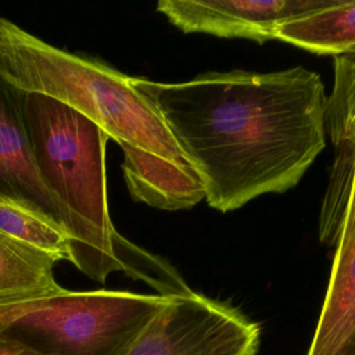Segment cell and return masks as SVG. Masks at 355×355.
<instances>
[{"label":"cell","mask_w":355,"mask_h":355,"mask_svg":"<svg viewBox=\"0 0 355 355\" xmlns=\"http://www.w3.org/2000/svg\"><path fill=\"white\" fill-rule=\"evenodd\" d=\"M0 233L51 257L55 262L71 261L67 232L21 205L0 201Z\"/></svg>","instance_id":"12"},{"label":"cell","mask_w":355,"mask_h":355,"mask_svg":"<svg viewBox=\"0 0 355 355\" xmlns=\"http://www.w3.org/2000/svg\"><path fill=\"white\" fill-rule=\"evenodd\" d=\"M0 73L24 92L44 94L78 111L118 144L191 168L136 76L58 49L1 15Z\"/></svg>","instance_id":"3"},{"label":"cell","mask_w":355,"mask_h":355,"mask_svg":"<svg viewBox=\"0 0 355 355\" xmlns=\"http://www.w3.org/2000/svg\"><path fill=\"white\" fill-rule=\"evenodd\" d=\"M119 147L123 153V178L136 201L164 211H179L205 200L204 184L194 169L129 144Z\"/></svg>","instance_id":"9"},{"label":"cell","mask_w":355,"mask_h":355,"mask_svg":"<svg viewBox=\"0 0 355 355\" xmlns=\"http://www.w3.org/2000/svg\"><path fill=\"white\" fill-rule=\"evenodd\" d=\"M137 83L220 212L294 187L326 146L327 96L320 76L304 67Z\"/></svg>","instance_id":"1"},{"label":"cell","mask_w":355,"mask_h":355,"mask_svg":"<svg viewBox=\"0 0 355 355\" xmlns=\"http://www.w3.org/2000/svg\"><path fill=\"white\" fill-rule=\"evenodd\" d=\"M337 0H161L157 11L186 33L275 39L279 26L336 4Z\"/></svg>","instance_id":"6"},{"label":"cell","mask_w":355,"mask_h":355,"mask_svg":"<svg viewBox=\"0 0 355 355\" xmlns=\"http://www.w3.org/2000/svg\"><path fill=\"white\" fill-rule=\"evenodd\" d=\"M55 261L0 233V308L46 298L64 290Z\"/></svg>","instance_id":"10"},{"label":"cell","mask_w":355,"mask_h":355,"mask_svg":"<svg viewBox=\"0 0 355 355\" xmlns=\"http://www.w3.org/2000/svg\"><path fill=\"white\" fill-rule=\"evenodd\" d=\"M22 116L42 180L71 222L69 262L98 283L123 272L159 295L193 293L168 261L115 229L107 196L108 135L85 115L40 93L22 90Z\"/></svg>","instance_id":"2"},{"label":"cell","mask_w":355,"mask_h":355,"mask_svg":"<svg viewBox=\"0 0 355 355\" xmlns=\"http://www.w3.org/2000/svg\"><path fill=\"white\" fill-rule=\"evenodd\" d=\"M322 312L306 355H355V201L344 211Z\"/></svg>","instance_id":"8"},{"label":"cell","mask_w":355,"mask_h":355,"mask_svg":"<svg viewBox=\"0 0 355 355\" xmlns=\"http://www.w3.org/2000/svg\"><path fill=\"white\" fill-rule=\"evenodd\" d=\"M261 327L198 293L171 297L126 355H257Z\"/></svg>","instance_id":"5"},{"label":"cell","mask_w":355,"mask_h":355,"mask_svg":"<svg viewBox=\"0 0 355 355\" xmlns=\"http://www.w3.org/2000/svg\"><path fill=\"white\" fill-rule=\"evenodd\" d=\"M333 89L326 98V135L336 148H355V53L333 58Z\"/></svg>","instance_id":"13"},{"label":"cell","mask_w":355,"mask_h":355,"mask_svg":"<svg viewBox=\"0 0 355 355\" xmlns=\"http://www.w3.org/2000/svg\"><path fill=\"white\" fill-rule=\"evenodd\" d=\"M275 39L319 55L355 53V0H337L323 10L279 26Z\"/></svg>","instance_id":"11"},{"label":"cell","mask_w":355,"mask_h":355,"mask_svg":"<svg viewBox=\"0 0 355 355\" xmlns=\"http://www.w3.org/2000/svg\"><path fill=\"white\" fill-rule=\"evenodd\" d=\"M0 201L21 205L62 227L71 222L37 171L22 116V90L0 73Z\"/></svg>","instance_id":"7"},{"label":"cell","mask_w":355,"mask_h":355,"mask_svg":"<svg viewBox=\"0 0 355 355\" xmlns=\"http://www.w3.org/2000/svg\"><path fill=\"white\" fill-rule=\"evenodd\" d=\"M0 355H55L31 347L6 333L0 331Z\"/></svg>","instance_id":"14"},{"label":"cell","mask_w":355,"mask_h":355,"mask_svg":"<svg viewBox=\"0 0 355 355\" xmlns=\"http://www.w3.org/2000/svg\"><path fill=\"white\" fill-rule=\"evenodd\" d=\"M169 300L122 290L64 288L0 308V331L55 355H126Z\"/></svg>","instance_id":"4"}]
</instances>
